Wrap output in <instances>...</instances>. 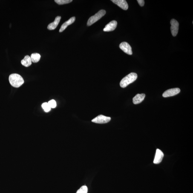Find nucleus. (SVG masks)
Returning <instances> with one entry per match:
<instances>
[{
  "instance_id": "nucleus-1",
  "label": "nucleus",
  "mask_w": 193,
  "mask_h": 193,
  "mask_svg": "<svg viewBox=\"0 0 193 193\" xmlns=\"http://www.w3.org/2000/svg\"><path fill=\"white\" fill-rule=\"evenodd\" d=\"M9 80L10 85L15 88L21 87L24 83L22 77L16 73L10 74L9 76Z\"/></svg>"
},
{
  "instance_id": "nucleus-2",
  "label": "nucleus",
  "mask_w": 193,
  "mask_h": 193,
  "mask_svg": "<svg viewBox=\"0 0 193 193\" xmlns=\"http://www.w3.org/2000/svg\"><path fill=\"white\" fill-rule=\"evenodd\" d=\"M137 78V75L135 73H131L122 79L120 83V86L124 88L134 82Z\"/></svg>"
},
{
  "instance_id": "nucleus-3",
  "label": "nucleus",
  "mask_w": 193,
  "mask_h": 193,
  "mask_svg": "<svg viewBox=\"0 0 193 193\" xmlns=\"http://www.w3.org/2000/svg\"><path fill=\"white\" fill-rule=\"evenodd\" d=\"M106 14V11L105 10H101L96 13L95 14L90 17L88 20L87 25L89 26L94 23L99 21Z\"/></svg>"
},
{
  "instance_id": "nucleus-4",
  "label": "nucleus",
  "mask_w": 193,
  "mask_h": 193,
  "mask_svg": "<svg viewBox=\"0 0 193 193\" xmlns=\"http://www.w3.org/2000/svg\"><path fill=\"white\" fill-rule=\"evenodd\" d=\"M111 120V118L100 115L92 120V122L96 123L104 124L108 123Z\"/></svg>"
},
{
  "instance_id": "nucleus-5",
  "label": "nucleus",
  "mask_w": 193,
  "mask_h": 193,
  "mask_svg": "<svg viewBox=\"0 0 193 193\" xmlns=\"http://www.w3.org/2000/svg\"><path fill=\"white\" fill-rule=\"evenodd\" d=\"M170 23L171 24V30L172 34L174 37L176 36L178 33L179 29V23L174 19H171Z\"/></svg>"
},
{
  "instance_id": "nucleus-6",
  "label": "nucleus",
  "mask_w": 193,
  "mask_h": 193,
  "mask_svg": "<svg viewBox=\"0 0 193 193\" xmlns=\"http://www.w3.org/2000/svg\"><path fill=\"white\" fill-rule=\"evenodd\" d=\"M180 90L179 88H174L167 90L163 93L162 96L164 97H167L169 96L176 95L180 92Z\"/></svg>"
},
{
  "instance_id": "nucleus-7",
  "label": "nucleus",
  "mask_w": 193,
  "mask_h": 193,
  "mask_svg": "<svg viewBox=\"0 0 193 193\" xmlns=\"http://www.w3.org/2000/svg\"><path fill=\"white\" fill-rule=\"evenodd\" d=\"M119 48L127 54L130 55L132 54L131 47L128 43L123 42L121 43L119 45Z\"/></svg>"
},
{
  "instance_id": "nucleus-8",
  "label": "nucleus",
  "mask_w": 193,
  "mask_h": 193,
  "mask_svg": "<svg viewBox=\"0 0 193 193\" xmlns=\"http://www.w3.org/2000/svg\"><path fill=\"white\" fill-rule=\"evenodd\" d=\"M164 157L163 152L159 149L156 150V155L154 157V163L156 164H159L161 162Z\"/></svg>"
},
{
  "instance_id": "nucleus-9",
  "label": "nucleus",
  "mask_w": 193,
  "mask_h": 193,
  "mask_svg": "<svg viewBox=\"0 0 193 193\" xmlns=\"http://www.w3.org/2000/svg\"><path fill=\"white\" fill-rule=\"evenodd\" d=\"M111 1L124 10H127L128 9V3L125 0H112Z\"/></svg>"
},
{
  "instance_id": "nucleus-10",
  "label": "nucleus",
  "mask_w": 193,
  "mask_h": 193,
  "mask_svg": "<svg viewBox=\"0 0 193 193\" xmlns=\"http://www.w3.org/2000/svg\"><path fill=\"white\" fill-rule=\"evenodd\" d=\"M117 24V21H112L105 26V28L103 29V31L104 32L112 31L116 28Z\"/></svg>"
},
{
  "instance_id": "nucleus-11",
  "label": "nucleus",
  "mask_w": 193,
  "mask_h": 193,
  "mask_svg": "<svg viewBox=\"0 0 193 193\" xmlns=\"http://www.w3.org/2000/svg\"><path fill=\"white\" fill-rule=\"evenodd\" d=\"M75 20H76V17H72L70 18L68 21L64 22L61 26L59 30V32H62L68 26L71 25V24L73 23L74 22Z\"/></svg>"
},
{
  "instance_id": "nucleus-12",
  "label": "nucleus",
  "mask_w": 193,
  "mask_h": 193,
  "mask_svg": "<svg viewBox=\"0 0 193 193\" xmlns=\"http://www.w3.org/2000/svg\"><path fill=\"white\" fill-rule=\"evenodd\" d=\"M61 18V17L60 16L57 17L55 18L54 21L53 22L49 24L48 27H47V28L50 30H55L59 25Z\"/></svg>"
},
{
  "instance_id": "nucleus-13",
  "label": "nucleus",
  "mask_w": 193,
  "mask_h": 193,
  "mask_svg": "<svg viewBox=\"0 0 193 193\" xmlns=\"http://www.w3.org/2000/svg\"><path fill=\"white\" fill-rule=\"evenodd\" d=\"M145 97V94L142 93L138 94L134 96L133 99V103L135 105L141 103L144 100Z\"/></svg>"
},
{
  "instance_id": "nucleus-14",
  "label": "nucleus",
  "mask_w": 193,
  "mask_h": 193,
  "mask_svg": "<svg viewBox=\"0 0 193 193\" xmlns=\"http://www.w3.org/2000/svg\"><path fill=\"white\" fill-rule=\"evenodd\" d=\"M31 58L30 56H26L24 59L21 61V64L26 67L30 66L32 64Z\"/></svg>"
},
{
  "instance_id": "nucleus-15",
  "label": "nucleus",
  "mask_w": 193,
  "mask_h": 193,
  "mask_svg": "<svg viewBox=\"0 0 193 193\" xmlns=\"http://www.w3.org/2000/svg\"><path fill=\"white\" fill-rule=\"evenodd\" d=\"M41 57L40 54L38 53H32L30 56L32 62L34 63L39 62Z\"/></svg>"
},
{
  "instance_id": "nucleus-16",
  "label": "nucleus",
  "mask_w": 193,
  "mask_h": 193,
  "mask_svg": "<svg viewBox=\"0 0 193 193\" xmlns=\"http://www.w3.org/2000/svg\"><path fill=\"white\" fill-rule=\"evenodd\" d=\"M54 1L59 5H63V4L69 3L73 1L72 0H55Z\"/></svg>"
},
{
  "instance_id": "nucleus-17",
  "label": "nucleus",
  "mask_w": 193,
  "mask_h": 193,
  "mask_svg": "<svg viewBox=\"0 0 193 193\" xmlns=\"http://www.w3.org/2000/svg\"><path fill=\"white\" fill-rule=\"evenodd\" d=\"M42 107L43 109L46 112H49L51 110V108L49 106L48 103H44L42 105Z\"/></svg>"
},
{
  "instance_id": "nucleus-18",
  "label": "nucleus",
  "mask_w": 193,
  "mask_h": 193,
  "mask_svg": "<svg viewBox=\"0 0 193 193\" xmlns=\"http://www.w3.org/2000/svg\"><path fill=\"white\" fill-rule=\"evenodd\" d=\"M88 192V188L86 186H83L78 190L76 193H87Z\"/></svg>"
},
{
  "instance_id": "nucleus-19",
  "label": "nucleus",
  "mask_w": 193,
  "mask_h": 193,
  "mask_svg": "<svg viewBox=\"0 0 193 193\" xmlns=\"http://www.w3.org/2000/svg\"><path fill=\"white\" fill-rule=\"evenodd\" d=\"M49 106L51 108H56L57 106V103L56 101L54 99L49 101L48 103Z\"/></svg>"
},
{
  "instance_id": "nucleus-20",
  "label": "nucleus",
  "mask_w": 193,
  "mask_h": 193,
  "mask_svg": "<svg viewBox=\"0 0 193 193\" xmlns=\"http://www.w3.org/2000/svg\"><path fill=\"white\" fill-rule=\"evenodd\" d=\"M137 1L139 6L141 7H143L144 5L145 1L144 0H138Z\"/></svg>"
}]
</instances>
